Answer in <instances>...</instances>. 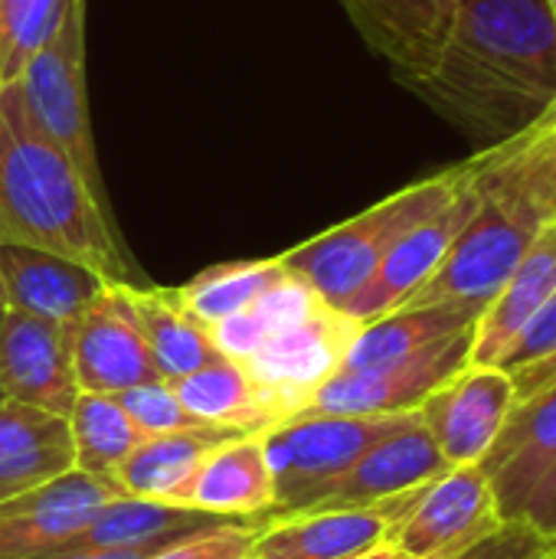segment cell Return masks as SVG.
I'll list each match as a JSON object with an SVG mask.
<instances>
[{"label": "cell", "instance_id": "28", "mask_svg": "<svg viewBox=\"0 0 556 559\" xmlns=\"http://www.w3.org/2000/svg\"><path fill=\"white\" fill-rule=\"evenodd\" d=\"M72 0H0V85L16 82L26 62L62 26Z\"/></svg>", "mask_w": 556, "mask_h": 559}, {"label": "cell", "instance_id": "21", "mask_svg": "<svg viewBox=\"0 0 556 559\" xmlns=\"http://www.w3.org/2000/svg\"><path fill=\"white\" fill-rule=\"evenodd\" d=\"M556 292V219H551L531 249L524 252L521 265L501 285V292L482 308L472 334L469 364L475 367H501L505 354L518 341V334L531 324V318L551 301Z\"/></svg>", "mask_w": 556, "mask_h": 559}, {"label": "cell", "instance_id": "3", "mask_svg": "<svg viewBox=\"0 0 556 559\" xmlns=\"http://www.w3.org/2000/svg\"><path fill=\"white\" fill-rule=\"evenodd\" d=\"M475 210L433 278L403 305L462 301L485 308L537 233L556 219V134L551 118L537 128L482 147L475 157Z\"/></svg>", "mask_w": 556, "mask_h": 559}, {"label": "cell", "instance_id": "13", "mask_svg": "<svg viewBox=\"0 0 556 559\" xmlns=\"http://www.w3.org/2000/svg\"><path fill=\"white\" fill-rule=\"evenodd\" d=\"M449 472V462L426 432L419 409L403 419L387 439L370 445L341 478H334L301 514L315 511H351L377 508L413 495Z\"/></svg>", "mask_w": 556, "mask_h": 559}, {"label": "cell", "instance_id": "17", "mask_svg": "<svg viewBox=\"0 0 556 559\" xmlns=\"http://www.w3.org/2000/svg\"><path fill=\"white\" fill-rule=\"evenodd\" d=\"M416 495V491H413ZM413 495L377 508L315 511L265 524L249 550V559H354L390 537L400 511Z\"/></svg>", "mask_w": 556, "mask_h": 559}, {"label": "cell", "instance_id": "16", "mask_svg": "<svg viewBox=\"0 0 556 559\" xmlns=\"http://www.w3.org/2000/svg\"><path fill=\"white\" fill-rule=\"evenodd\" d=\"M367 46L410 88L426 79L449 39L459 0H341Z\"/></svg>", "mask_w": 556, "mask_h": 559}, {"label": "cell", "instance_id": "36", "mask_svg": "<svg viewBox=\"0 0 556 559\" xmlns=\"http://www.w3.org/2000/svg\"><path fill=\"white\" fill-rule=\"evenodd\" d=\"M511 383H514V400H518V403L531 400V396L541 393L544 386L556 383V354H551L547 360H541V364H534V367H528V370L511 373Z\"/></svg>", "mask_w": 556, "mask_h": 559}, {"label": "cell", "instance_id": "43", "mask_svg": "<svg viewBox=\"0 0 556 559\" xmlns=\"http://www.w3.org/2000/svg\"><path fill=\"white\" fill-rule=\"evenodd\" d=\"M0 321H3V311H0Z\"/></svg>", "mask_w": 556, "mask_h": 559}, {"label": "cell", "instance_id": "40", "mask_svg": "<svg viewBox=\"0 0 556 559\" xmlns=\"http://www.w3.org/2000/svg\"><path fill=\"white\" fill-rule=\"evenodd\" d=\"M551 128H554V134H556V108H554V115H551Z\"/></svg>", "mask_w": 556, "mask_h": 559}, {"label": "cell", "instance_id": "35", "mask_svg": "<svg viewBox=\"0 0 556 559\" xmlns=\"http://www.w3.org/2000/svg\"><path fill=\"white\" fill-rule=\"evenodd\" d=\"M514 518L556 540V459L541 472V478L534 481V488L528 491Z\"/></svg>", "mask_w": 556, "mask_h": 559}, {"label": "cell", "instance_id": "1", "mask_svg": "<svg viewBox=\"0 0 556 559\" xmlns=\"http://www.w3.org/2000/svg\"><path fill=\"white\" fill-rule=\"evenodd\" d=\"M410 92L478 151L537 128L556 108L551 0H459L436 69Z\"/></svg>", "mask_w": 556, "mask_h": 559}, {"label": "cell", "instance_id": "31", "mask_svg": "<svg viewBox=\"0 0 556 559\" xmlns=\"http://www.w3.org/2000/svg\"><path fill=\"white\" fill-rule=\"evenodd\" d=\"M69 439L66 419L46 416L33 406L3 400L0 403V459L20 455L26 449L46 445V442H59Z\"/></svg>", "mask_w": 556, "mask_h": 559}, {"label": "cell", "instance_id": "9", "mask_svg": "<svg viewBox=\"0 0 556 559\" xmlns=\"http://www.w3.org/2000/svg\"><path fill=\"white\" fill-rule=\"evenodd\" d=\"M472 331H462L449 341H439L413 357L334 373L308 403L301 416H403L416 413L426 396L449 383L459 370L469 367Z\"/></svg>", "mask_w": 556, "mask_h": 559}, {"label": "cell", "instance_id": "27", "mask_svg": "<svg viewBox=\"0 0 556 559\" xmlns=\"http://www.w3.org/2000/svg\"><path fill=\"white\" fill-rule=\"evenodd\" d=\"M285 275V265L279 259H259V262H223L187 285L174 288L180 305L200 321V324H216L229 314L246 311L262 292H269L279 278Z\"/></svg>", "mask_w": 556, "mask_h": 559}, {"label": "cell", "instance_id": "11", "mask_svg": "<svg viewBox=\"0 0 556 559\" xmlns=\"http://www.w3.org/2000/svg\"><path fill=\"white\" fill-rule=\"evenodd\" d=\"M514 403V383L501 367L469 364L433 396H426L419 419L449 468L482 465V459L498 442Z\"/></svg>", "mask_w": 556, "mask_h": 559}, {"label": "cell", "instance_id": "41", "mask_svg": "<svg viewBox=\"0 0 556 559\" xmlns=\"http://www.w3.org/2000/svg\"><path fill=\"white\" fill-rule=\"evenodd\" d=\"M551 13H554V26H556V0H551Z\"/></svg>", "mask_w": 556, "mask_h": 559}, {"label": "cell", "instance_id": "42", "mask_svg": "<svg viewBox=\"0 0 556 559\" xmlns=\"http://www.w3.org/2000/svg\"><path fill=\"white\" fill-rule=\"evenodd\" d=\"M3 400H7V396H3V390H0V403H3Z\"/></svg>", "mask_w": 556, "mask_h": 559}, {"label": "cell", "instance_id": "34", "mask_svg": "<svg viewBox=\"0 0 556 559\" xmlns=\"http://www.w3.org/2000/svg\"><path fill=\"white\" fill-rule=\"evenodd\" d=\"M551 354H556V292L551 295V301L531 318V324L518 334V341L511 344V350L501 360V370L511 377L518 370H528V367L547 360Z\"/></svg>", "mask_w": 556, "mask_h": 559}, {"label": "cell", "instance_id": "4", "mask_svg": "<svg viewBox=\"0 0 556 559\" xmlns=\"http://www.w3.org/2000/svg\"><path fill=\"white\" fill-rule=\"evenodd\" d=\"M465 177H469V160L446 167L426 180H416L397 190L393 197L374 203L370 210L344 219L341 226H331L321 236L282 252L279 262L305 285H311L324 305L341 311L374 278L387 252L416 223L442 210L459 193Z\"/></svg>", "mask_w": 556, "mask_h": 559}, {"label": "cell", "instance_id": "12", "mask_svg": "<svg viewBox=\"0 0 556 559\" xmlns=\"http://www.w3.org/2000/svg\"><path fill=\"white\" fill-rule=\"evenodd\" d=\"M0 390L13 403L33 406L56 419H69L82 393L72 364V324L3 311Z\"/></svg>", "mask_w": 556, "mask_h": 559}, {"label": "cell", "instance_id": "5", "mask_svg": "<svg viewBox=\"0 0 556 559\" xmlns=\"http://www.w3.org/2000/svg\"><path fill=\"white\" fill-rule=\"evenodd\" d=\"M85 13L88 0H72L62 26L26 62V69L16 75V85L43 134L66 151L92 197L111 213L85 92Z\"/></svg>", "mask_w": 556, "mask_h": 559}, {"label": "cell", "instance_id": "26", "mask_svg": "<svg viewBox=\"0 0 556 559\" xmlns=\"http://www.w3.org/2000/svg\"><path fill=\"white\" fill-rule=\"evenodd\" d=\"M66 429L72 445V468L108 485H115L121 462L144 442L138 426L108 393H79Z\"/></svg>", "mask_w": 556, "mask_h": 559}, {"label": "cell", "instance_id": "19", "mask_svg": "<svg viewBox=\"0 0 556 559\" xmlns=\"http://www.w3.org/2000/svg\"><path fill=\"white\" fill-rule=\"evenodd\" d=\"M275 504V478L262 436H239L216 445L184 491L180 508L223 521L265 524Z\"/></svg>", "mask_w": 556, "mask_h": 559}, {"label": "cell", "instance_id": "2", "mask_svg": "<svg viewBox=\"0 0 556 559\" xmlns=\"http://www.w3.org/2000/svg\"><path fill=\"white\" fill-rule=\"evenodd\" d=\"M0 242L29 246L98 272L108 285H151L115 216L29 115L20 85H0Z\"/></svg>", "mask_w": 556, "mask_h": 559}, {"label": "cell", "instance_id": "22", "mask_svg": "<svg viewBox=\"0 0 556 559\" xmlns=\"http://www.w3.org/2000/svg\"><path fill=\"white\" fill-rule=\"evenodd\" d=\"M239 436L242 432L223 429V426H200V429L151 436L121 462V468L115 472V488L121 498L161 501V504L180 508L184 491L193 481L203 459L216 445L233 442Z\"/></svg>", "mask_w": 556, "mask_h": 559}, {"label": "cell", "instance_id": "20", "mask_svg": "<svg viewBox=\"0 0 556 559\" xmlns=\"http://www.w3.org/2000/svg\"><path fill=\"white\" fill-rule=\"evenodd\" d=\"M556 459V383L544 386L524 403H514L498 442L482 459V472L492 481L498 511L511 521L541 478V472Z\"/></svg>", "mask_w": 556, "mask_h": 559}, {"label": "cell", "instance_id": "7", "mask_svg": "<svg viewBox=\"0 0 556 559\" xmlns=\"http://www.w3.org/2000/svg\"><path fill=\"white\" fill-rule=\"evenodd\" d=\"M357 331L360 321L331 305H318L308 318L269 334L259 350L242 360L279 426L301 416L315 393L341 373Z\"/></svg>", "mask_w": 556, "mask_h": 559}, {"label": "cell", "instance_id": "39", "mask_svg": "<svg viewBox=\"0 0 556 559\" xmlns=\"http://www.w3.org/2000/svg\"><path fill=\"white\" fill-rule=\"evenodd\" d=\"M0 311H7V301H3V288H0Z\"/></svg>", "mask_w": 556, "mask_h": 559}, {"label": "cell", "instance_id": "14", "mask_svg": "<svg viewBox=\"0 0 556 559\" xmlns=\"http://www.w3.org/2000/svg\"><path fill=\"white\" fill-rule=\"evenodd\" d=\"M475 160L469 157V177L459 187V193L436 210L433 216H426L423 223H416L380 262V269L374 272V278L341 308L344 314H351L354 321L367 324L374 318H383L397 308H403L429 278L433 272L442 265V259L449 255L452 242L459 239V233L465 229L472 210H475Z\"/></svg>", "mask_w": 556, "mask_h": 559}, {"label": "cell", "instance_id": "38", "mask_svg": "<svg viewBox=\"0 0 556 559\" xmlns=\"http://www.w3.org/2000/svg\"><path fill=\"white\" fill-rule=\"evenodd\" d=\"M354 559H410L403 550H397L390 540H383V544H377L374 550H367V554H360V557Z\"/></svg>", "mask_w": 556, "mask_h": 559}, {"label": "cell", "instance_id": "18", "mask_svg": "<svg viewBox=\"0 0 556 559\" xmlns=\"http://www.w3.org/2000/svg\"><path fill=\"white\" fill-rule=\"evenodd\" d=\"M105 278L56 252L0 242V288L7 311L75 324L105 292Z\"/></svg>", "mask_w": 556, "mask_h": 559}, {"label": "cell", "instance_id": "24", "mask_svg": "<svg viewBox=\"0 0 556 559\" xmlns=\"http://www.w3.org/2000/svg\"><path fill=\"white\" fill-rule=\"evenodd\" d=\"M478 314H482V308L462 305V301L397 308L383 318L360 324L341 370H367V367H380V364L413 357V354H419L439 341H449L462 331H472Z\"/></svg>", "mask_w": 556, "mask_h": 559}, {"label": "cell", "instance_id": "25", "mask_svg": "<svg viewBox=\"0 0 556 559\" xmlns=\"http://www.w3.org/2000/svg\"><path fill=\"white\" fill-rule=\"evenodd\" d=\"M184 403L190 416H197L206 426L236 429L242 436H265L275 429V416L269 413L259 386L236 360H216L206 364L180 380H167Z\"/></svg>", "mask_w": 556, "mask_h": 559}, {"label": "cell", "instance_id": "30", "mask_svg": "<svg viewBox=\"0 0 556 559\" xmlns=\"http://www.w3.org/2000/svg\"><path fill=\"white\" fill-rule=\"evenodd\" d=\"M72 468V445L69 439L59 442H46L36 449H26L20 455L0 459V504L69 472Z\"/></svg>", "mask_w": 556, "mask_h": 559}, {"label": "cell", "instance_id": "33", "mask_svg": "<svg viewBox=\"0 0 556 559\" xmlns=\"http://www.w3.org/2000/svg\"><path fill=\"white\" fill-rule=\"evenodd\" d=\"M456 559H556V540L514 518Z\"/></svg>", "mask_w": 556, "mask_h": 559}, {"label": "cell", "instance_id": "15", "mask_svg": "<svg viewBox=\"0 0 556 559\" xmlns=\"http://www.w3.org/2000/svg\"><path fill=\"white\" fill-rule=\"evenodd\" d=\"M72 364L82 393L115 396L138 383L161 380L121 285H105L72 324Z\"/></svg>", "mask_w": 556, "mask_h": 559}, {"label": "cell", "instance_id": "29", "mask_svg": "<svg viewBox=\"0 0 556 559\" xmlns=\"http://www.w3.org/2000/svg\"><path fill=\"white\" fill-rule=\"evenodd\" d=\"M115 400H118V406L128 413V419L138 426V432H141L144 439L206 426V423H200L197 416H190V413L184 409V403L177 400V393H174V386H170L167 380L138 383V386H131V390L115 393Z\"/></svg>", "mask_w": 556, "mask_h": 559}, {"label": "cell", "instance_id": "6", "mask_svg": "<svg viewBox=\"0 0 556 559\" xmlns=\"http://www.w3.org/2000/svg\"><path fill=\"white\" fill-rule=\"evenodd\" d=\"M403 416H295L262 436L275 478V504L265 524L301 514L370 445L387 439ZM262 524V527H265Z\"/></svg>", "mask_w": 556, "mask_h": 559}, {"label": "cell", "instance_id": "23", "mask_svg": "<svg viewBox=\"0 0 556 559\" xmlns=\"http://www.w3.org/2000/svg\"><path fill=\"white\" fill-rule=\"evenodd\" d=\"M125 301L147 341L161 380H180L206 364L223 360L210 328L200 324L177 298L174 288L157 285H121Z\"/></svg>", "mask_w": 556, "mask_h": 559}, {"label": "cell", "instance_id": "8", "mask_svg": "<svg viewBox=\"0 0 556 559\" xmlns=\"http://www.w3.org/2000/svg\"><path fill=\"white\" fill-rule=\"evenodd\" d=\"M501 521L488 475L478 465H459L406 501L387 540L410 559H456Z\"/></svg>", "mask_w": 556, "mask_h": 559}, {"label": "cell", "instance_id": "10", "mask_svg": "<svg viewBox=\"0 0 556 559\" xmlns=\"http://www.w3.org/2000/svg\"><path fill=\"white\" fill-rule=\"evenodd\" d=\"M115 485L69 468L0 504V559H52L108 501Z\"/></svg>", "mask_w": 556, "mask_h": 559}, {"label": "cell", "instance_id": "32", "mask_svg": "<svg viewBox=\"0 0 556 559\" xmlns=\"http://www.w3.org/2000/svg\"><path fill=\"white\" fill-rule=\"evenodd\" d=\"M259 524H246V521H229L210 531H200L151 559H249V550L259 537Z\"/></svg>", "mask_w": 556, "mask_h": 559}, {"label": "cell", "instance_id": "37", "mask_svg": "<svg viewBox=\"0 0 556 559\" xmlns=\"http://www.w3.org/2000/svg\"><path fill=\"white\" fill-rule=\"evenodd\" d=\"M180 540H154V544H141V547H118V550H82V554H66L56 559H151L154 554L174 547Z\"/></svg>", "mask_w": 556, "mask_h": 559}]
</instances>
